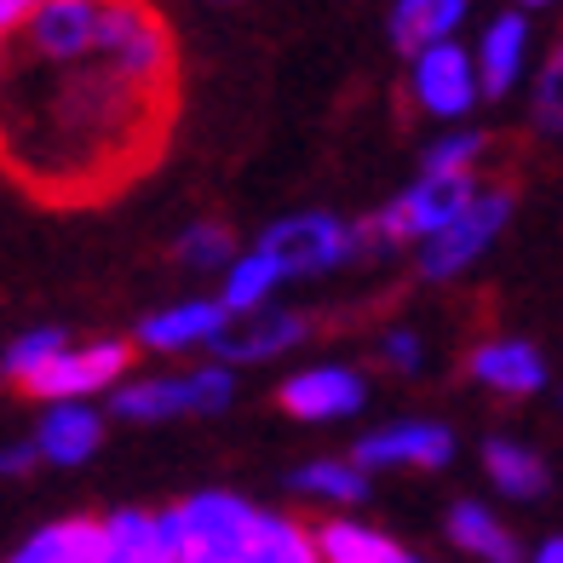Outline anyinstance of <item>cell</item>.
<instances>
[{"label":"cell","mask_w":563,"mask_h":563,"mask_svg":"<svg viewBox=\"0 0 563 563\" xmlns=\"http://www.w3.org/2000/svg\"><path fill=\"white\" fill-rule=\"evenodd\" d=\"M247 563H322L317 552V534H305L294 518H260L253 529V547H247Z\"/></svg>","instance_id":"obj_22"},{"label":"cell","mask_w":563,"mask_h":563,"mask_svg":"<svg viewBox=\"0 0 563 563\" xmlns=\"http://www.w3.org/2000/svg\"><path fill=\"white\" fill-rule=\"evenodd\" d=\"M483 466H489L495 489H500V495H511V500H534V495H547V460L534 454V449H523V443H506V438L483 443Z\"/></svg>","instance_id":"obj_20"},{"label":"cell","mask_w":563,"mask_h":563,"mask_svg":"<svg viewBox=\"0 0 563 563\" xmlns=\"http://www.w3.org/2000/svg\"><path fill=\"white\" fill-rule=\"evenodd\" d=\"M98 552H104V523L69 518V523H53V529L30 534L7 563H98Z\"/></svg>","instance_id":"obj_16"},{"label":"cell","mask_w":563,"mask_h":563,"mask_svg":"<svg viewBox=\"0 0 563 563\" xmlns=\"http://www.w3.org/2000/svg\"><path fill=\"white\" fill-rule=\"evenodd\" d=\"M156 518H162L173 563H247L253 529H260L265 511H253L242 495L201 489L190 500L156 511Z\"/></svg>","instance_id":"obj_2"},{"label":"cell","mask_w":563,"mask_h":563,"mask_svg":"<svg viewBox=\"0 0 563 563\" xmlns=\"http://www.w3.org/2000/svg\"><path fill=\"white\" fill-rule=\"evenodd\" d=\"M460 18H466L460 0H402V7H391V41L408 58H420V53H431V46L454 41Z\"/></svg>","instance_id":"obj_14"},{"label":"cell","mask_w":563,"mask_h":563,"mask_svg":"<svg viewBox=\"0 0 563 563\" xmlns=\"http://www.w3.org/2000/svg\"><path fill=\"white\" fill-rule=\"evenodd\" d=\"M294 489L317 495V500H334V506H356L368 495V477L356 460H311V466L294 472Z\"/></svg>","instance_id":"obj_23"},{"label":"cell","mask_w":563,"mask_h":563,"mask_svg":"<svg viewBox=\"0 0 563 563\" xmlns=\"http://www.w3.org/2000/svg\"><path fill=\"white\" fill-rule=\"evenodd\" d=\"M98 443H104V420L87 402H53L46 420L35 426V449L53 466H81V460L98 454Z\"/></svg>","instance_id":"obj_12"},{"label":"cell","mask_w":563,"mask_h":563,"mask_svg":"<svg viewBox=\"0 0 563 563\" xmlns=\"http://www.w3.org/2000/svg\"><path fill=\"white\" fill-rule=\"evenodd\" d=\"M236 397L230 368H190V374H162V379H126L110 397L121 420H178V415H219Z\"/></svg>","instance_id":"obj_3"},{"label":"cell","mask_w":563,"mask_h":563,"mask_svg":"<svg viewBox=\"0 0 563 563\" xmlns=\"http://www.w3.org/2000/svg\"><path fill=\"white\" fill-rule=\"evenodd\" d=\"M126 363H133V345H126V340H92L81 351H64L58 363H46L23 391L46 397V402H81L87 391H104V386L121 391Z\"/></svg>","instance_id":"obj_7"},{"label":"cell","mask_w":563,"mask_h":563,"mask_svg":"<svg viewBox=\"0 0 563 563\" xmlns=\"http://www.w3.org/2000/svg\"><path fill=\"white\" fill-rule=\"evenodd\" d=\"M408 563H415V558H408Z\"/></svg>","instance_id":"obj_32"},{"label":"cell","mask_w":563,"mask_h":563,"mask_svg":"<svg viewBox=\"0 0 563 563\" xmlns=\"http://www.w3.org/2000/svg\"><path fill=\"white\" fill-rule=\"evenodd\" d=\"M98 563H173L162 518H150V511H115V518H104V552H98Z\"/></svg>","instance_id":"obj_17"},{"label":"cell","mask_w":563,"mask_h":563,"mask_svg":"<svg viewBox=\"0 0 563 563\" xmlns=\"http://www.w3.org/2000/svg\"><path fill=\"white\" fill-rule=\"evenodd\" d=\"M506 219H511V190H500V185L477 190V201L443 230V236L420 242V276L426 282H449V276H460L466 265H477L483 247L500 236Z\"/></svg>","instance_id":"obj_5"},{"label":"cell","mask_w":563,"mask_h":563,"mask_svg":"<svg viewBox=\"0 0 563 563\" xmlns=\"http://www.w3.org/2000/svg\"><path fill=\"white\" fill-rule=\"evenodd\" d=\"M305 317H294V311H276V317H260L253 328H236V334H224L213 351L224 356V363H265V356H282L288 345H299L305 340Z\"/></svg>","instance_id":"obj_18"},{"label":"cell","mask_w":563,"mask_h":563,"mask_svg":"<svg viewBox=\"0 0 563 563\" xmlns=\"http://www.w3.org/2000/svg\"><path fill=\"white\" fill-rule=\"evenodd\" d=\"M23 18H30V0H0V64H7V46L23 30Z\"/></svg>","instance_id":"obj_29"},{"label":"cell","mask_w":563,"mask_h":563,"mask_svg":"<svg viewBox=\"0 0 563 563\" xmlns=\"http://www.w3.org/2000/svg\"><path fill=\"white\" fill-rule=\"evenodd\" d=\"M178 260L196 265V271H219V265L230 271L242 253H236V242H230V230L208 219V224H190L185 236H178Z\"/></svg>","instance_id":"obj_25"},{"label":"cell","mask_w":563,"mask_h":563,"mask_svg":"<svg viewBox=\"0 0 563 563\" xmlns=\"http://www.w3.org/2000/svg\"><path fill=\"white\" fill-rule=\"evenodd\" d=\"M454 460V438L449 426L438 420H397L386 431L356 443V466L363 472H379V466H420V472H443Z\"/></svg>","instance_id":"obj_8"},{"label":"cell","mask_w":563,"mask_h":563,"mask_svg":"<svg viewBox=\"0 0 563 563\" xmlns=\"http://www.w3.org/2000/svg\"><path fill=\"white\" fill-rule=\"evenodd\" d=\"M408 92L426 115H466L477 98H483V81H477V53H466L460 41H443L431 53L408 58Z\"/></svg>","instance_id":"obj_6"},{"label":"cell","mask_w":563,"mask_h":563,"mask_svg":"<svg viewBox=\"0 0 563 563\" xmlns=\"http://www.w3.org/2000/svg\"><path fill=\"white\" fill-rule=\"evenodd\" d=\"M523 58H529V18L523 12H500L489 30L477 41V81L489 98L511 92L523 75Z\"/></svg>","instance_id":"obj_13"},{"label":"cell","mask_w":563,"mask_h":563,"mask_svg":"<svg viewBox=\"0 0 563 563\" xmlns=\"http://www.w3.org/2000/svg\"><path fill=\"white\" fill-rule=\"evenodd\" d=\"M282 276H288V271H282L265 247H247L242 260L224 271V311H230V317H236V311H260L265 294L276 288Z\"/></svg>","instance_id":"obj_21"},{"label":"cell","mask_w":563,"mask_h":563,"mask_svg":"<svg viewBox=\"0 0 563 563\" xmlns=\"http://www.w3.org/2000/svg\"><path fill=\"white\" fill-rule=\"evenodd\" d=\"M178 98L173 30L150 7L46 0L0 64V167L53 208L156 162Z\"/></svg>","instance_id":"obj_1"},{"label":"cell","mask_w":563,"mask_h":563,"mask_svg":"<svg viewBox=\"0 0 563 563\" xmlns=\"http://www.w3.org/2000/svg\"><path fill=\"white\" fill-rule=\"evenodd\" d=\"M224 299H190V305H173V311L144 317L139 340L150 351H190V345H219L224 340Z\"/></svg>","instance_id":"obj_11"},{"label":"cell","mask_w":563,"mask_h":563,"mask_svg":"<svg viewBox=\"0 0 563 563\" xmlns=\"http://www.w3.org/2000/svg\"><path fill=\"white\" fill-rule=\"evenodd\" d=\"M317 552L322 563H408L391 534H379L368 523H345V518L317 529Z\"/></svg>","instance_id":"obj_19"},{"label":"cell","mask_w":563,"mask_h":563,"mask_svg":"<svg viewBox=\"0 0 563 563\" xmlns=\"http://www.w3.org/2000/svg\"><path fill=\"white\" fill-rule=\"evenodd\" d=\"M260 247L288 276H322V271L345 265L363 242H356V230L340 224L334 213H294V219L271 224L265 236H260Z\"/></svg>","instance_id":"obj_4"},{"label":"cell","mask_w":563,"mask_h":563,"mask_svg":"<svg viewBox=\"0 0 563 563\" xmlns=\"http://www.w3.org/2000/svg\"><path fill=\"white\" fill-rule=\"evenodd\" d=\"M41 460V449L35 443H12V449H0V477H18V472H30Z\"/></svg>","instance_id":"obj_30"},{"label":"cell","mask_w":563,"mask_h":563,"mask_svg":"<svg viewBox=\"0 0 563 563\" xmlns=\"http://www.w3.org/2000/svg\"><path fill=\"white\" fill-rule=\"evenodd\" d=\"M534 563H563V534H552V541L534 552Z\"/></svg>","instance_id":"obj_31"},{"label":"cell","mask_w":563,"mask_h":563,"mask_svg":"<svg viewBox=\"0 0 563 563\" xmlns=\"http://www.w3.org/2000/svg\"><path fill=\"white\" fill-rule=\"evenodd\" d=\"M472 379L500 397H529L547 386V356L529 340H489L472 351Z\"/></svg>","instance_id":"obj_10"},{"label":"cell","mask_w":563,"mask_h":563,"mask_svg":"<svg viewBox=\"0 0 563 563\" xmlns=\"http://www.w3.org/2000/svg\"><path fill=\"white\" fill-rule=\"evenodd\" d=\"M449 541L460 547V552H472V558H483V563H523V552H518V534H511L489 506H477V500H460L454 511H449Z\"/></svg>","instance_id":"obj_15"},{"label":"cell","mask_w":563,"mask_h":563,"mask_svg":"<svg viewBox=\"0 0 563 563\" xmlns=\"http://www.w3.org/2000/svg\"><path fill=\"white\" fill-rule=\"evenodd\" d=\"M477 156H483V133H449L426 150V173H472Z\"/></svg>","instance_id":"obj_27"},{"label":"cell","mask_w":563,"mask_h":563,"mask_svg":"<svg viewBox=\"0 0 563 563\" xmlns=\"http://www.w3.org/2000/svg\"><path fill=\"white\" fill-rule=\"evenodd\" d=\"M420 356H426V351H420L415 334H402V328H397V334H386V363H391L397 374H415V368H420Z\"/></svg>","instance_id":"obj_28"},{"label":"cell","mask_w":563,"mask_h":563,"mask_svg":"<svg viewBox=\"0 0 563 563\" xmlns=\"http://www.w3.org/2000/svg\"><path fill=\"white\" fill-rule=\"evenodd\" d=\"M534 121L547 133H563V41L552 46V58L541 64V81H534Z\"/></svg>","instance_id":"obj_26"},{"label":"cell","mask_w":563,"mask_h":563,"mask_svg":"<svg viewBox=\"0 0 563 563\" xmlns=\"http://www.w3.org/2000/svg\"><path fill=\"white\" fill-rule=\"evenodd\" d=\"M276 402L294 420H345L363 408V374L356 368H305L294 379H282Z\"/></svg>","instance_id":"obj_9"},{"label":"cell","mask_w":563,"mask_h":563,"mask_svg":"<svg viewBox=\"0 0 563 563\" xmlns=\"http://www.w3.org/2000/svg\"><path fill=\"white\" fill-rule=\"evenodd\" d=\"M64 351H69V345H64L58 328H30L23 340H12V345H7V356H0V368H7V374L18 379V386H30V379H35L46 363H58Z\"/></svg>","instance_id":"obj_24"}]
</instances>
